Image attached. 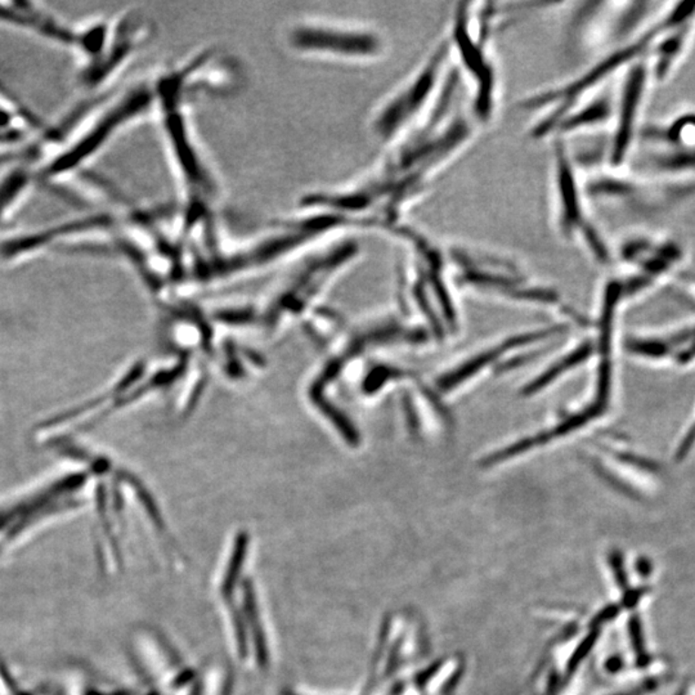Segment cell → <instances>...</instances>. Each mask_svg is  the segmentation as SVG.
Returning a JSON list of instances; mask_svg holds the SVG:
<instances>
[{"label":"cell","mask_w":695,"mask_h":695,"mask_svg":"<svg viewBox=\"0 0 695 695\" xmlns=\"http://www.w3.org/2000/svg\"><path fill=\"white\" fill-rule=\"evenodd\" d=\"M464 79L456 65L441 96L425 118L388 146L379 164L366 176L333 193L344 213L375 220L383 232L401 222L402 214L428 191L433 180L469 148L479 123L464 106Z\"/></svg>","instance_id":"6da1fadb"},{"label":"cell","mask_w":695,"mask_h":695,"mask_svg":"<svg viewBox=\"0 0 695 695\" xmlns=\"http://www.w3.org/2000/svg\"><path fill=\"white\" fill-rule=\"evenodd\" d=\"M551 185H553L554 226L560 237L579 242L601 263L610 260L603 232L592 220L588 208V195L579 176L575 156L567 148L566 139H553Z\"/></svg>","instance_id":"277c9868"},{"label":"cell","mask_w":695,"mask_h":695,"mask_svg":"<svg viewBox=\"0 0 695 695\" xmlns=\"http://www.w3.org/2000/svg\"><path fill=\"white\" fill-rule=\"evenodd\" d=\"M30 165V158H24L0 177V230L5 229L15 207L37 179V171Z\"/></svg>","instance_id":"5bb4252c"},{"label":"cell","mask_w":695,"mask_h":695,"mask_svg":"<svg viewBox=\"0 0 695 695\" xmlns=\"http://www.w3.org/2000/svg\"><path fill=\"white\" fill-rule=\"evenodd\" d=\"M619 610H621V606H617V604H614V606L607 607L606 609L601 610L599 613V616L597 617V622L604 623L610 621V619L616 618L617 616H618Z\"/></svg>","instance_id":"d6986e66"},{"label":"cell","mask_w":695,"mask_h":695,"mask_svg":"<svg viewBox=\"0 0 695 695\" xmlns=\"http://www.w3.org/2000/svg\"><path fill=\"white\" fill-rule=\"evenodd\" d=\"M629 640H631L632 650H634L635 657H637L638 666H647L648 663H649L650 659L649 656H648L647 649H645L643 625H641V619L638 614L629 617Z\"/></svg>","instance_id":"9a60e30c"},{"label":"cell","mask_w":695,"mask_h":695,"mask_svg":"<svg viewBox=\"0 0 695 695\" xmlns=\"http://www.w3.org/2000/svg\"><path fill=\"white\" fill-rule=\"evenodd\" d=\"M155 106V88L149 83H141L118 97L114 104L104 108L98 118L70 145L53 156L37 171V179L51 182L79 170L87 161L95 158L106 143L117 133L129 127L136 118L143 117Z\"/></svg>","instance_id":"8992f818"},{"label":"cell","mask_w":695,"mask_h":695,"mask_svg":"<svg viewBox=\"0 0 695 695\" xmlns=\"http://www.w3.org/2000/svg\"><path fill=\"white\" fill-rule=\"evenodd\" d=\"M151 24L139 11L129 9L111 23L110 36L101 57L95 64L84 66L80 79L84 87L97 89L110 82L129 62L134 53H138L151 39Z\"/></svg>","instance_id":"9c48e42d"},{"label":"cell","mask_w":695,"mask_h":695,"mask_svg":"<svg viewBox=\"0 0 695 695\" xmlns=\"http://www.w3.org/2000/svg\"><path fill=\"white\" fill-rule=\"evenodd\" d=\"M451 58V43L445 36L414 73L377 105L370 118V129L376 139L391 146L428 115L450 74Z\"/></svg>","instance_id":"3957f363"},{"label":"cell","mask_w":695,"mask_h":695,"mask_svg":"<svg viewBox=\"0 0 695 695\" xmlns=\"http://www.w3.org/2000/svg\"><path fill=\"white\" fill-rule=\"evenodd\" d=\"M155 83L156 110L171 163L187 196L186 222L191 217H198L202 222L220 201V187L193 130L191 117L187 114L189 67L183 65L168 71Z\"/></svg>","instance_id":"7a4b0ae2"},{"label":"cell","mask_w":695,"mask_h":695,"mask_svg":"<svg viewBox=\"0 0 695 695\" xmlns=\"http://www.w3.org/2000/svg\"><path fill=\"white\" fill-rule=\"evenodd\" d=\"M695 36V17L688 23L665 31L656 40L648 55L653 83L669 79L684 58Z\"/></svg>","instance_id":"7c38bea8"},{"label":"cell","mask_w":695,"mask_h":695,"mask_svg":"<svg viewBox=\"0 0 695 695\" xmlns=\"http://www.w3.org/2000/svg\"><path fill=\"white\" fill-rule=\"evenodd\" d=\"M687 694V690H684V689H681L680 691H679L678 695H685Z\"/></svg>","instance_id":"7402d4cb"},{"label":"cell","mask_w":695,"mask_h":695,"mask_svg":"<svg viewBox=\"0 0 695 695\" xmlns=\"http://www.w3.org/2000/svg\"><path fill=\"white\" fill-rule=\"evenodd\" d=\"M647 592V586H644V588H631V590L629 588V590L625 591V595H623L621 606L623 608H628V609H629V608H634Z\"/></svg>","instance_id":"e0dca14e"},{"label":"cell","mask_w":695,"mask_h":695,"mask_svg":"<svg viewBox=\"0 0 695 695\" xmlns=\"http://www.w3.org/2000/svg\"><path fill=\"white\" fill-rule=\"evenodd\" d=\"M614 108L616 99L608 92H598L597 95L588 97L567 112L566 117L555 128L553 139H566L568 136L613 126Z\"/></svg>","instance_id":"4fadbf2b"},{"label":"cell","mask_w":695,"mask_h":695,"mask_svg":"<svg viewBox=\"0 0 695 695\" xmlns=\"http://www.w3.org/2000/svg\"><path fill=\"white\" fill-rule=\"evenodd\" d=\"M638 572L640 573L643 577H647L651 572V564L648 559H639L637 563Z\"/></svg>","instance_id":"44dd1931"},{"label":"cell","mask_w":695,"mask_h":695,"mask_svg":"<svg viewBox=\"0 0 695 695\" xmlns=\"http://www.w3.org/2000/svg\"><path fill=\"white\" fill-rule=\"evenodd\" d=\"M15 118L14 115L7 110L5 105L0 102V128L2 129H9V128H17V124H15Z\"/></svg>","instance_id":"ac0fdd59"},{"label":"cell","mask_w":695,"mask_h":695,"mask_svg":"<svg viewBox=\"0 0 695 695\" xmlns=\"http://www.w3.org/2000/svg\"><path fill=\"white\" fill-rule=\"evenodd\" d=\"M447 37L464 82L470 83L473 115L479 124L488 123L497 106L500 84L492 58L491 39L476 29L472 5L460 3L456 5Z\"/></svg>","instance_id":"52a82bcc"},{"label":"cell","mask_w":695,"mask_h":695,"mask_svg":"<svg viewBox=\"0 0 695 695\" xmlns=\"http://www.w3.org/2000/svg\"><path fill=\"white\" fill-rule=\"evenodd\" d=\"M610 568H612L614 579L621 590H629L628 573L625 569L622 554L619 551H613L609 557Z\"/></svg>","instance_id":"2e32d148"},{"label":"cell","mask_w":695,"mask_h":695,"mask_svg":"<svg viewBox=\"0 0 695 695\" xmlns=\"http://www.w3.org/2000/svg\"><path fill=\"white\" fill-rule=\"evenodd\" d=\"M650 83L653 79L647 57L626 68L614 108L612 138L607 148V160L612 170L622 171L632 156Z\"/></svg>","instance_id":"ba28073f"},{"label":"cell","mask_w":695,"mask_h":695,"mask_svg":"<svg viewBox=\"0 0 695 695\" xmlns=\"http://www.w3.org/2000/svg\"><path fill=\"white\" fill-rule=\"evenodd\" d=\"M0 24L30 31L58 46L75 48L77 45V31L71 30L57 17L34 3H0Z\"/></svg>","instance_id":"8fae6325"},{"label":"cell","mask_w":695,"mask_h":695,"mask_svg":"<svg viewBox=\"0 0 695 695\" xmlns=\"http://www.w3.org/2000/svg\"><path fill=\"white\" fill-rule=\"evenodd\" d=\"M623 667V660L621 657H613V659H609L607 662V669L609 672H618L621 671Z\"/></svg>","instance_id":"ffe728a7"},{"label":"cell","mask_w":695,"mask_h":695,"mask_svg":"<svg viewBox=\"0 0 695 695\" xmlns=\"http://www.w3.org/2000/svg\"><path fill=\"white\" fill-rule=\"evenodd\" d=\"M108 215L96 214L46 227V229L21 233L0 241V261L7 263L26 260L49 248H62L70 237L104 230L111 227Z\"/></svg>","instance_id":"30bf717a"},{"label":"cell","mask_w":695,"mask_h":695,"mask_svg":"<svg viewBox=\"0 0 695 695\" xmlns=\"http://www.w3.org/2000/svg\"><path fill=\"white\" fill-rule=\"evenodd\" d=\"M290 51L305 57L367 64L383 58L388 51L385 36L366 25L305 18L290 24L285 30Z\"/></svg>","instance_id":"5b68a950"}]
</instances>
